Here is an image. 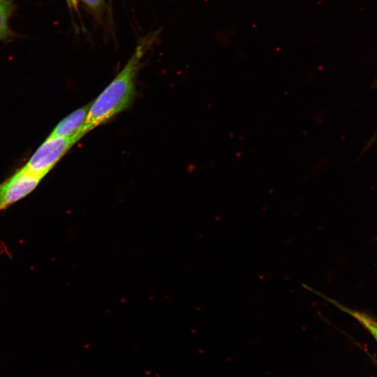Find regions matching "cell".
<instances>
[{"mask_svg":"<svg viewBox=\"0 0 377 377\" xmlns=\"http://www.w3.org/2000/svg\"><path fill=\"white\" fill-rule=\"evenodd\" d=\"M15 8L14 0H0V40L12 36L8 21Z\"/></svg>","mask_w":377,"mask_h":377,"instance_id":"6","label":"cell"},{"mask_svg":"<svg viewBox=\"0 0 377 377\" xmlns=\"http://www.w3.org/2000/svg\"><path fill=\"white\" fill-rule=\"evenodd\" d=\"M87 10L94 20L98 24H103L108 7L105 0H77Z\"/></svg>","mask_w":377,"mask_h":377,"instance_id":"7","label":"cell"},{"mask_svg":"<svg viewBox=\"0 0 377 377\" xmlns=\"http://www.w3.org/2000/svg\"><path fill=\"white\" fill-rule=\"evenodd\" d=\"M69 10L80 16L77 0H66Z\"/></svg>","mask_w":377,"mask_h":377,"instance_id":"8","label":"cell"},{"mask_svg":"<svg viewBox=\"0 0 377 377\" xmlns=\"http://www.w3.org/2000/svg\"><path fill=\"white\" fill-rule=\"evenodd\" d=\"M81 138L77 135L71 137L49 135L24 166L31 172L44 177Z\"/></svg>","mask_w":377,"mask_h":377,"instance_id":"2","label":"cell"},{"mask_svg":"<svg viewBox=\"0 0 377 377\" xmlns=\"http://www.w3.org/2000/svg\"><path fill=\"white\" fill-rule=\"evenodd\" d=\"M112 1L113 0H108V15H109V17L110 18L111 20V16H112Z\"/></svg>","mask_w":377,"mask_h":377,"instance_id":"9","label":"cell"},{"mask_svg":"<svg viewBox=\"0 0 377 377\" xmlns=\"http://www.w3.org/2000/svg\"><path fill=\"white\" fill-rule=\"evenodd\" d=\"M91 103H88L77 109L64 117L54 127L50 135L71 137L77 135L82 138L84 135L81 131L85 123Z\"/></svg>","mask_w":377,"mask_h":377,"instance_id":"4","label":"cell"},{"mask_svg":"<svg viewBox=\"0 0 377 377\" xmlns=\"http://www.w3.org/2000/svg\"><path fill=\"white\" fill-rule=\"evenodd\" d=\"M304 288L312 291L315 294L318 295L320 297L330 302L332 304L337 307L343 312L355 319L360 324H361L365 329H367L370 334L374 337L377 341V318L364 312L362 311L357 310L350 308L343 304H341L337 300L328 297L321 293L316 291L308 286L303 285Z\"/></svg>","mask_w":377,"mask_h":377,"instance_id":"5","label":"cell"},{"mask_svg":"<svg viewBox=\"0 0 377 377\" xmlns=\"http://www.w3.org/2000/svg\"><path fill=\"white\" fill-rule=\"evenodd\" d=\"M160 31L155 30L140 38L124 68L91 103L81 131L83 135L129 107L135 96V82L142 59L156 43Z\"/></svg>","mask_w":377,"mask_h":377,"instance_id":"1","label":"cell"},{"mask_svg":"<svg viewBox=\"0 0 377 377\" xmlns=\"http://www.w3.org/2000/svg\"><path fill=\"white\" fill-rule=\"evenodd\" d=\"M43 177L24 165L0 184V211L24 198L33 191Z\"/></svg>","mask_w":377,"mask_h":377,"instance_id":"3","label":"cell"}]
</instances>
